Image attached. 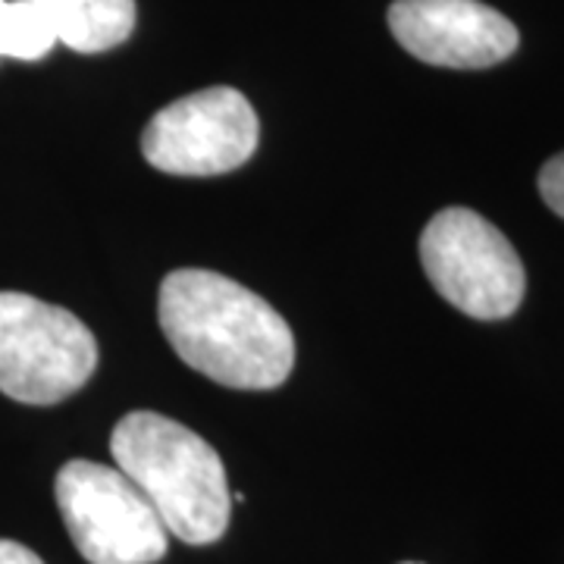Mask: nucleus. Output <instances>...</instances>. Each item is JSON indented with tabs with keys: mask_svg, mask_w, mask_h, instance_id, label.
<instances>
[{
	"mask_svg": "<svg viewBox=\"0 0 564 564\" xmlns=\"http://www.w3.org/2000/svg\"><path fill=\"white\" fill-rule=\"evenodd\" d=\"M386 20L411 57L445 69H489L521 44L514 22L480 0H395Z\"/></svg>",
	"mask_w": 564,
	"mask_h": 564,
	"instance_id": "7",
	"label": "nucleus"
},
{
	"mask_svg": "<svg viewBox=\"0 0 564 564\" xmlns=\"http://www.w3.org/2000/svg\"><path fill=\"white\" fill-rule=\"evenodd\" d=\"M540 195H543V202L564 217V154H555L552 161L545 163L543 170H540Z\"/></svg>",
	"mask_w": 564,
	"mask_h": 564,
	"instance_id": "10",
	"label": "nucleus"
},
{
	"mask_svg": "<svg viewBox=\"0 0 564 564\" xmlns=\"http://www.w3.org/2000/svg\"><path fill=\"white\" fill-rule=\"evenodd\" d=\"M0 564H44L22 543H13V540H0Z\"/></svg>",
	"mask_w": 564,
	"mask_h": 564,
	"instance_id": "11",
	"label": "nucleus"
},
{
	"mask_svg": "<svg viewBox=\"0 0 564 564\" xmlns=\"http://www.w3.org/2000/svg\"><path fill=\"white\" fill-rule=\"evenodd\" d=\"M426 280L452 307L474 321L511 317L527 292L514 245L470 207H445L421 236Z\"/></svg>",
	"mask_w": 564,
	"mask_h": 564,
	"instance_id": "4",
	"label": "nucleus"
},
{
	"mask_svg": "<svg viewBox=\"0 0 564 564\" xmlns=\"http://www.w3.org/2000/svg\"><path fill=\"white\" fill-rule=\"evenodd\" d=\"M110 455L185 545H210L229 527L232 496L217 448L195 430L158 411L126 414L110 436Z\"/></svg>",
	"mask_w": 564,
	"mask_h": 564,
	"instance_id": "2",
	"label": "nucleus"
},
{
	"mask_svg": "<svg viewBox=\"0 0 564 564\" xmlns=\"http://www.w3.org/2000/svg\"><path fill=\"white\" fill-rule=\"evenodd\" d=\"M98 339L57 304L0 292V392L20 404H61L91 380Z\"/></svg>",
	"mask_w": 564,
	"mask_h": 564,
	"instance_id": "3",
	"label": "nucleus"
},
{
	"mask_svg": "<svg viewBox=\"0 0 564 564\" xmlns=\"http://www.w3.org/2000/svg\"><path fill=\"white\" fill-rule=\"evenodd\" d=\"M158 321L182 361L229 389H276L295 367V336L280 311L214 270L166 273Z\"/></svg>",
	"mask_w": 564,
	"mask_h": 564,
	"instance_id": "1",
	"label": "nucleus"
},
{
	"mask_svg": "<svg viewBox=\"0 0 564 564\" xmlns=\"http://www.w3.org/2000/svg\"><path fill=\"white\" fill-rule=\"evenodd\" d=\"M261 122L236 88H204L158 110L141 132V154L170 176H223L254 158Z\"/></svg>",
	"mask_w": 564,
	"mask_h": 564,
	"instance_id": "6",
	"label": "nucleus"
},
{
	"mask_svg": "<svg viewBox=\"0 0 564 564\" xmlns=\"http://www.w3.org/2000/svg\"><path fill=\"white\" fill-rule=\"evenodd\" d=\"M54 32L25 0H0V57L41 61L54 51Z\"/></svg>",
	"mask_w": 564,
	"mask_h": 564,
	"instance_id": "9",
	"label": "nucleus"
},
{
	"mask_svg": "<svg viewBox=\"0 0 564 564\" xmlns=\"http://www.w3.org/2000/svg\"><path fill=\"white\" fill-rule=\"evenodd\" d=\"M54 496L73 545L88 564H158L166 558L170 533L154 505L120 467L66 462Z\"/></svg>",
	"mask_w": 564,
	"mask_h": 564,
	"instance_id": "5",
	"label": "nucleus"
},
{
	"mask_svg": "<svg viewBox=\"0 0 564 564\" xmlns=\"http://www.w3.org/2000/svg\"><path fill=\"white\" fill-rule=\"evenodd\" d=\"M402 564H421V562H402Z\"/></svg>",
	"mask_w": 564,
	"mask_h": 564,
	"instance_id": "12",
	"label": "nucleus"
},
{
	"mask_svg": "<svg viewBox=\"0 0 564 564\" xmlns=\"http://www.w3.org/2000/svg\"><path fill=\"white\" fill-rule=\"evenodd\" d=\"M76 54H104L135 32V0H25Z\"/></svg>",
	"mask_w": 564,
	"mask_h": 564,
	"instance_id": "8",
	"label": "nucleus"
}]
</instances>
